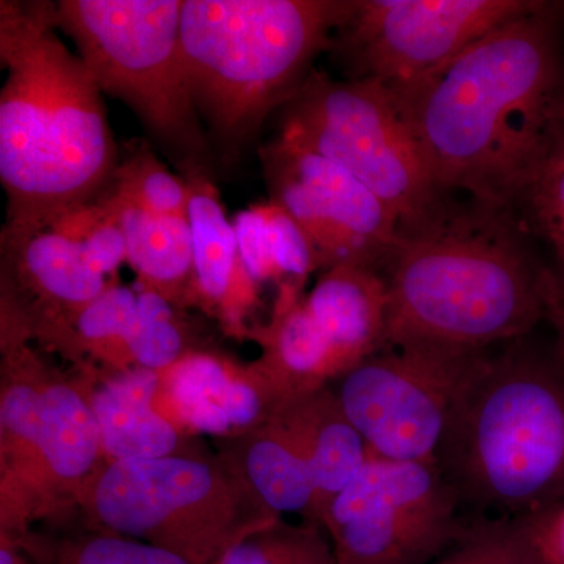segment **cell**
<instances>
[{
    "label": "cell",
    "instance_id": "obj_1",
    "mask_svg": "<svg viewBox=\"0 0 564 564\" xmlns=\"http://www.w3.org/2000/svg\"><path fill=\"white\" fill-rule=\"evenodd\" d=\"M558 11L534 3L397 101L447 198L463 193L513 214L521 207L547 159L552 107L564 85Z\"/></svg>",
    "mask_w": 564,
    "mask_h": 564
},
{
    "label": "cell",
    "instance_id": "obj_2",
    "mask_svg": "<svg viewBox=\"0 0 564 564\" xmlns=\"http://www.w3.org/2000/svg\"><path fill=\"white\" fill-rule=\"evenodd\" d=\"M58 31L55 2H0L7 225L47 226L96 202L120 163L101 88Z\"/></svg>",
    "mask_w": 564,
    "mask_h": 564
},
{
    "label": "cell",
    "instance_id": "obj_3",
    "mask_svg": "<svg viewBox=\"0 0 564 564\" xmlns=\"http://www.w3.org/2000/svg\"><path fill=\"white\" fill-rule=\"evenodd\" d=\"M522 232L513 212L451 199L425 225L400 231L380 270L389 296L386 348L488 350L532 332L545 314V269Z\"/></svg>",
    "mask_w": 564,
    "mask_h": 564
},
{
    "label": "cell",
    "instance_id": "obj_4",
    "mask_svg": "<svg viewBox=\"0 0 564 564\" xmlns=\"http://www.w3.org/2000/svg\"><path fill=\"white\" fill-rule=\"evenodd\" d=\"M521 340L488 355L437 452L462 508L484 518L564 503V372L552 352Z\"/></svg>",
    "mask_w": 564,
    "mask_h": 564
},
{
    "label": "cell",
    "instance_id": "obj_5",
    "mask_svg": "<svg viewBox=\"0 0 564 564\" xmlns=\"http://www.w3.org/2000/svg\"><path fill=\"white\" fill-rule=\"evenodd\" d=\"M350 7L351 0H184L188 87L228 161L302 88Z\"/></svg>",
    "mask_w": 564,
    "mask_h": 564
},
{
    "label": "cell",
    "instance_id": "obj_6",
    "mask_svg": "<svg viewBox=\"0 0 564 564\" xmlns=\"http://www.w3.org/2000/svg\"><path fill=\"white\" fill-rule=\"evenodd\" d=\"M95 530L159 545L193 564H220L243 534L276 519L239 474L169 455L111 462L79 492Z\"/></svg>",
    "mask_w": 564,
    "mask_h": 564
},
{
    "label": "cell",
    "instance_id": "obj_7",
    "mask_svg": "<svg viewBox=\"0 0 564 564\" xmlns=\"http://www.w3.org/2000/svg\"><path fill=\"white\" fill-rule=\"evenodd\" d=\"M184 0H61L55 18L102 93L124 102L181 166L206 165L209 139L181 50Z\"/></svg>",
    "mask_w": 564,
    "mask_h": 564
},
{
    "label": "cell",
    "instance_id": "obj_8",
    "mask_svg": "<svg viewBox=\"0 0 564 564\" xmlns=\"http://www.w3.org/2000/svg\"><path fill=\"white\" fill-rule=\"evenodd\" d=\"M280 135L361 181L395 212L400 231L425 225L451 199L437 188L399 102L378 82L334 80L314 69L282 107Z\"/></svg>",
    "mask_w": 564,
    "mask_h": 564
},
{
    "label": "cell",
    "instance_id": "obj_9",
    "mask_svg": "<svg viewBox=\"0 0 564 564\" xmlns=\"http://www.w3.org/2000/svg\"><path fill=\"white\" fill-rule=\"evenodd\" d=\"M488 350L406 344L364 359L336 395L373 458L436 464L464 392Z\"/></svg>",
    "mask_w": 564,
    "mask_h": 564
},
{
    "label": "cell",
    "instance_id": "obj_10",
    "mask_svg": "<svg viewBox=\"0 0 564 564\" xmlns=\"http://www.w3.org/2000/svg\"><path fill=\"white\" fill-rule=\"evenodd\" d=\"M337 564H430L473 521L436 464L373 458L326 507L321 522Z\"/></svg>",
    "mask_w": 564,
    "mask_h": 564
},
{
    "label": "cell",
    "instance_id": "obj_11",
    "mask_svg": "<svg viewBox=\"0 0 564 564\" xmlns=\"http://www.w3.org/2000/svg\"><path fill=\"white\" fill-rule=\"evenodd\" d=\"M533 0H351L332 47L350 79L406 98L475 41L525 13Z\"/></svg>",
    "mask_w": 564,
    "mask_h": 564
},
{
    "label": "cell",
    "instance_id": "obj_12",
    "mask_svg": "<svg viewBox=\"0 0 564 564\" xmlns=\"http://www.w3.org/2000/svg\"><path fill=\"white\" fill-rule=\"evenodd\" d=\"M270 202L306 234L318 270L359 265L380 272L399 240L400 221L351 173L278 133L259 150Z\"/></svg>",
    "mask_w": 564,
    "mask_h": 564
},
{
    "label": "cell",
    "instance_id": "obj_13",
    "mask_svg": "<svg viewBox=\"0 0 564 564\" xmlns=\"http://www.w3.org/2000/svg\"><path fill=\"white\" fill-rule=\"evenodd\" d=\"M2 321L25 334L74 343V322L111 284L93 272L80 242L52 226L3 225Z\"/></svg>",
    "mask_w": 564,
    "mask_h": 564
},
{
    "label": "cell",
    "instance_id": "obj_14",
    "mask_svg": "<svg viewBox=\"0 0 564 564\" xmlns=\"http://www.w3.org/2000/svg\"><path fill=\"white\" fill-rule=\"evenodd\" d=\"M181 170L188 187L187 217L192 226V299L217 311L231 328H239L256 303L258 282L245 267L232 220L206 165L187 163Z\"/></svg>",
    "mask_w": 564,
    "mask_h": 564
},
{
    "label": "cell",
    "instance_id": "obj_15",
    "mask_svg": "<svg viewBox=\"0 0 564 564\" xmlns=\"http://www.w3.org/2000/svg\"><path fill=\"white\" fill-rule=\"evenodd\" d=\"M270 417L289 434L310 466L322 522L329 502L370 462L369 447L336 393L325 388L289 397Z\"/></svg>",
    "mask_w": 564,
    "mask_h": 564
},
{
    "label": "cell",
    "instance_id": "obj_16",
    "mask_svg": "<svg viewBox=\"0 0 564 564\" xmlns=\"http://www.w3.org/2000/svg\"><path fill=\"white\" fill-rule=\"evenodd\" d=\"M304 299L332 343L343 375L388 347V288L377 270L333 267Z\"/></svg>",
    "mask_w": 564,
    "mask_h": 564
},
{
    "label": "cell",
    "instance_id": "obj_17",
    "mask_svg": "<svg viewBox=\"0 0 564 564\" xmlns=\"http://www.w3.org/2000/svg\"><path fill=\"white\" fill-rule=\"evenodd\" d=\"M40 410L41 491L51 486L79 496L102 451L90 400L65 381L43 375Z\"/></svg>",
    "mask_w": 564,
    "mask_h": 564
},
{
    "label": "cell",
    "instance_id": "obj_18",
    "mask_svg": "<svg viewBox=\"0 0 564 564\" xmlns=\"http://www.w3.org/2000/svg\"><path fill=\"white\" fill-rule=\"evenodd\" d=\"M159 383L158 372L139 367L93 393L102 451L113 462L162 458L176 452V429L152 406Z\"/></svg>",
    "mask_w": 564,
    "mask_h": 564
},
{
    "label": "cell",
    "instance_id": "obj_19",
    "mask_svg": "<svg viewBox=\"0 0 564 564\" xmlns=\"http://www.w3.org/2000/svg\"><path fill=\"white\" fill-rule=\"evenodd\" d=\"M117 210L128 262L144 289L162 293L170 302L192 299L193 239L187 215H158L122 203L107 191Z\"/></svg>",
    "mask_w": 564,
    "mask_h": 564
},
{
    "label": "cell",
    "instance_id": "obj_20",
    "mask_svg": "<svg viewBox=\"0 0 564 564\" xmlns=\"http://www.w3.org/2000/svg\"><path fill=\"white\" fill-rule=\"evenodd\" d=\"M240 458L237 474L270 514H299L321 524L310 466L272 417L247 437Z\"/></svg>",
    "mask_w": 564,
    "mask_h": 564
},
{
    "label": "cell",
    "instance_id": "obj_21",
    "mask_svg": "<svg viewBox=\"0 0 564 564\" xmlns=\"http://www.w3.org/2000/svg\"><path fill=\"white\" fill-rule=\"evenodd\" d=\"M269 355L265 370L288 397L323 388L333 375H343L332 343L307 307L302 291L281 288L276 315L265 329Z\"/></svg>",
    "mask_w": 564,
    "mask_h": 564
},
{
    "label": "cell",
    "instance_id": "obj_22",
    "mask_svg": "<svg viewBox=\"0 0 564 564\" xmlns=\"http://www.w3.org/2000/svg\"><path fill=\"white\" fill-rule=\"evenodd\" d=\"M236 378L220 359L209 355H185L166 373L170 397L185 423L209 434L232 429L226 402Z\"/></svg>",
    "mask_w": 564,
    "mask_h": 564
},
{
    "label": "cell",
    "instance_id": "obj_23",
    "mask_svg": "<svg viewBox=\"0 0 564 564\" xmlns=\"http://www.w3.org/2000/svg\"><path fill=\"white\" fill-rule=\"evenodd\" d=\"M220 564H337V560L321 524H289L276 518L243 534Z\"/></svg>",
    "mask_w": 564,
    "mask_h": 564
},
{
    "label": "cell",
    "instance_id": "obj_24",
    "mask_svg": "<svg viewBox=\"0 0 564 564\" xmlns=\"http://www.w3.org/2000/svg\"><path fill=\"white\" fill-rule=\"evenodd\" d=\"M430 564L547 563L529 518H481Z\"/></svg>",
    "mask_w": 564,
    "mask_h": 564
},
{
    "label": "cell",
    "instance_id": "obj_25",
    "mask_svg": "<svg viewBox=\"0 0 564 564\" xmlns=\"http://www.w3.org/2000/svg\"><path fill=\"white\" fill-rule=\"evenodd\" d=\"M109 191L122 203L151 214L187 215V182L170 172L147 143L128 147Z\"/></svg>",
    "mask_w": 564,
    "mask_h": 564
},
{
    "label": "cell",
    "instance_id": "obj_26",
    "mask_svg": "<svg viewBox=\"0 0 564 564\" xmlns=\"http://www.w3.org/2000/svg\"><path fill=\"white\" fill-rule=\"evenodd\" d=\"M172 303L151 289L139 292V321L126 337L124 352L143 369L169 370L182 358L184 333Z\"/></svg>",
    "mask_w": 564,
    "mask_h": 564
},
{
    "label": "cell",
    "instance_id": "obj_27",
    "mask_svg": "<svg viewBox=\"0 0 564 564\" xmlns=\"http://www.w3.org/2000/svg\"><path fill=\"white\" fill-rule=\"evenodd\" d=\"M52 564H193L159 545L101 530L55 545Z\"/></svg>",
    "mask_w": 564,
    "mask_h": 564
},
{
    "label": "cell",
    "instance_id": "obj_28",
    "mask_svg": "<svg viewBox=\"0 0 564 564\" xmlns=\"http://www.w3.org/2000/svg\"><path fill=\"white\" fill-rule=\"evenodd\" d=\"M534 232L554 251L558 270L564 278V154L551 152L529 191L521 207Z\"/></svg>",
    "mask_w": 564,
    "mask_h": 564
},
{
    "label": "cell",
    "instance_id": "obj_29",
    "mask_svg": "<svg viewBox=\"0 0 564 564\" xmlns=\"http://www.w3.org/2000/svg\"><path fill=\"white\" fill-rule=\"evenodd\" d=\"M139 321V292L111 284L95 302L85 306L74 322V343L107 348L122 345Z\"/></svg>",
    "mask_w": 564,
    "mask_h": 564
},
{
    "label": "cell",
    "instance_id": "obj_30",
    "mask_svg": "<svg viewBox=\"0 0 564 564\" xmlns=\"http://www.w3.org/2000/svg\"><path fill=\"white\" fill-rule=\"evenodd\" d=\"M269 236L274 265L281 276V285L302 289L311 273L318 270L313 245L282 207L269 199Z\"/></svg>",
    "mask_w": 564,
    "mask_h": 564
},
{
    "label": "cell",
    "instance_id": "obj_31",
    "mask_svg": "<svg viewBox=\"0 0 564 564\" xmlns=\"http://www.w3.org/2000/svg\"><path fill=\"white\" fill-rule=\"evenodd\" d=\"M232 226L245 267L252 280L258 284L265 281L281 282L270 247L269 202L237 212Z\"/></svg>",
    "mask_w": 564,
    "mask_h": 564
},
{
    "label": "cell",
    "instance_id": "obj_32",
    "mask_svg": "<svg viewBox=\"0 0 564 564\" xmlns=\"http://www.w3.org/2000/svg\"><path fill=\"white\" fill-rule=\"evenodd\" d=\"M104 204L101 220L80 240L84 259L93 272L110 278L122 262H128V245L118 221L117 210L107 192L99 196Z\"/></svg>",
    "mask_w": 564,
    "mask_h": 564
},
{
    "label": "cell",
    "instance_id": "obj_33",
    "mask_svg": "<svg viewBox=\"0 0 564 564\" xmlns=\"http://www.w3.org/2000/svg\"><path fill=\"white\" fill-rule=\"evenodd\" d=\"M525 518L530 519L545 563L564 564V503Z\"/></svg>",
    "mask_w": 564,
    "mask_h": 564
},
{
    "label": "cell",
    "instance_id": "obj_34",
    "mask_svg": "<svg viewBox=\"0 0 564 564\" xmlns=\"http://www.w3.org/2000/svg\"><path fill=\"white\" fill-rule=\"evenodd\" d=\"M544 306V318L555 332V344L551 352L564 372V278L554 270L545 269Z\"/></svg>",
    "mask_w": 564,
    "mask_h": 564
},
{
    "label": "cell",
    "instance_id": "obj_35",
    "mask_svg": "<svg viewBox=\"0 0 564 564\" xmlns=\"http://www.w3.org/2000/svg\"><path fill=\"white\" fill-rule=\"evenodd\" d=\"M0 564H40L32 556V552L25 547L20 536L13 533L2 532L0 540Z\"/></svg>",
    "mask_w": 564,
    "mask_h": 564
},
{
    "label": "cell",
    "instance_id": "obj_36",
    "mask_svg": "<svg viewBox=\"0 0 564 564\" xmlns=\"http://www.w3.org/2000/svg\"><path fill=\"white\" fill-rule=\"evenodd\" d=\"M563 152L564 154V85L556 96L552 107L551 126H549V154Z\"/></svg>",
    "mask_w": 564,
    "mask_h": 564
}]
</instances>
